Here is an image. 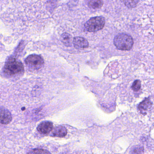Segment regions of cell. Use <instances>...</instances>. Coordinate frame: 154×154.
Returning a JSON list of instances; mask_svg holds the SVG:
<instances>
[{"label":"cell","instance_id":"obj_10","mask_svg":"<svg viewBox=\"0 0 154 154\" xmlns=\"http://www.w3.org/2000/svg\"><path fill=\"white\" fill-rule=\"evenodd\" d=\"M152 105L151 101L148 99H146L141 103L138 106V109L140 111L145 112Z\"/></svg>","mask_w":154,"mask_h":154},{"label":"cell","instance_id":"obj_2","mask_svg":"<svg viewBox=\"0 0 154 154\" xmlns=\"http://www.w3.org/2000/svg\"><path fill=\"white\" fill-rule=\"evenodd\" d=\"M24 70V66L22 63L15 59L8 60L4 66L5 73L11 76L20 74Z\"/></svg>","mask_w":154,"mask_h":154},{"label":"cell","instance_id":"obj_1","mask_svg":"<svg viewBox=\"0 0 154 154\" xmlns=\"http://www.w3.org/2000/svg\"><path fill=\"white\" fill-rule=\"evenodd\" d=\"M113 43L119 50L128 51L132 48L133 40L129 35L122 33L115 37Z\"/></svg>","mask_w":154,"mask_h":154},{"label":"cell","instance_id":"obj_4","mask_svg":"<svg viewBox=\"0 0 154 154\" xmlns=\"http://www.w3.org/2000/svg\"><path fill=\"white\" fill-rule=\"evenodd\" d=\"M44 60L40 56L37 55H31L27 57L26 63L28 66L32 69H40L44 64Z\"/></svg>","mask_w":154,"mask_h":154},{"label":"cell","instance_id":"obj_3","mask_svg":"<svg viewBox=\"0 0 154 154\" xmlns=\"http://www.w3.org/2000/svg\"><path fill=\"white\" fill-rule=\"evenodd\" d=\"M105 25V19L102 17L91 18L85 24V27L89 32H95L103 28Z\"/></svg>","mask_w":154,"mask_h":154},{"label":"cell","instance_id":"obj_12","mask_svg":"<svg viewBox=\"0 0 154 154\" xmlns=\"http://www.w3.org/2000/svg\"><path fill=\"white\" fill-rule=\"evenodd\" d=\"M139 1L140 0H123L125 6L129 8H136Z\"/></svg>","mask_w":154,"mask_h":154},{"label":"cell","instance_id":"obj_5","mask_svg":"<svg viewBox=\"0 0 154 154\" xmlns=\"http://www.w3.org/2000/svg\"><path fill=\"white\" fill-rule=\"evenodd\" d=\"M12 120V115L7 109L0 108V123L8 124Z\"/></svg>","mask_w":154,"mask_h":154},{"label":"cell","instance_id":"obj_11","mask_svg":"<svg viewBox=\"0 0 154 154\" xmlns=\"http://www.w3.org/2000/svg\"><path fill=\"white\" fill-rule=\"evenodd\" d=\"M88 5L91 8L96 9L102 7L103 2L102 0H89Z\"/></svg>","mask_w":154,"mask_h":154},{"label":"cell","instance_id":"obj_13","mask_svg":"<svg viewBox=\"0 0 154 154\" xmlns=\"http://www.w3.org/2000/svg\"><path fill=\"white\" fill-rule=\"evenodd\" d=\"M140 86H141L140 82L139 80H137L134 81V82L132 84L131 88L133 91H137L140 89Z\"/></svg>","mask_w":154,"mask_h":154},{"label":"cell","instance_id":"obj_7","mask_svg":"<svg viewBox=\"0 0 154 154\" xmlns=\"http://www.w3.org/2000/svg\"><path fill=\"white\" fill-rule=\"evenodd\" d=\"M73 44L75 47L77 49L87 48L89 46V43L87 40L81 37H76L73 40Z\"/></svg>","mask_w":154,"mask_h":154},{"label":"cell","instance_id":"obj_9","mask_svg":"<svg viewBox=\"0 0 154 154\" xmlns=\"http://www.w3.org/2000/svg\"><path fill=\"white\" fill-rule=\"evenodd\" d=\"M61 39L62 43L66 46L70 47L72 46V38L70 34L67 33H63L61 35Z\"/></svg>","mask_w":154,"mask_h":154},{"label":"cell","instance_id":"obj_8","mask_svg":"<svg viewBox=\"0 0 154 154\" xmlns=\"http://www.w3.org/2000/svg\"><path fill=\"white\" fill-rule=\"evenodd\" d=\"M52 133L55 137H65L67 134V130L63 126H58L56 127L53 129Z\"/></svg>","mask_w":154,"mask_h":154},{"label":"cell","instance_id":"obj_6","mask_svg":"<svg viewBox=\"0 0 154 154\" xmlns=\"http://www.w3.org/2000/svg\"><path fill=\"white\" fill-rule=\"evenodd\" d=\"M53 129V123L49 121H45L41 122L37 128L38 131L44 134L49 133Z\"/></svg>","mask_w":154,"mask_h":154},{"label":"cell","instance_id":"obj_14","mask_svg":"<svg viewBox=\"0 0 154 154\" xmlns=\"http://www.w3.org/2000/svg\"><path fill=\"white\" fill-rule=\"evenodd\" d=\"M39 150V152H38V149H36V150H34V151H32V152H30V153H49L48 151H46L45 150H43V149H38Z\"/></svg>","mask_w":154,"mask_h":154}]
</instances>
